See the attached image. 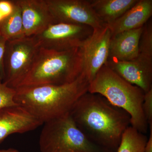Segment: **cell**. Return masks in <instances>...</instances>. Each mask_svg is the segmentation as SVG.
Instances as JSON below:
<instances>
[{
    "instance_id": "obj_13",
    "label": "cell",
    "mask_w": 152,
    "mask_h": 152,
    "mask_svg": "<svg viewBox=\"0 0 152 152\" xmlns=\"http://www.w3.org/2000/svg\"><path fill=\"white\" fill-rule=\"evenodd\" d=\"M143 27L125 31L112 36L108 59L130 61L138 56L139 42Z\"/></svg>"
},
{
    "instance_id": "obj_10",
    "label": "cell",
    "mask_w": 152,
    "mask_h": 152,
    "mask_svg": "<svg viewBox=\"0 0 152 152\" xmlns=\"http://www.w3.org/2000/svg\"><path fill=\"white\" fill-rule=\"evenodd\" d=\"M105 65L128 83L140 88L145 93L152 89V58L139 55L132 61L108 59Z\"/></svg>"
},
{
    "instance_id": "obj_15",
    "label": "cell",
    "mask_w": 152,
    "mask_h": 152,
    "mask_svg": "<svg viewBox=\"0 0 152 152\" xmlns=\"http://www.w3.org/2000/svg\"><path fill=\"white\" fill-rule=\"evenodd\" d=\"M98 19L110 26L129 10L138 0H89Z\"/></svg>"
},
{
    "instance_id": "obj_1",
    "label": "cell",
    "mask_w": 152,
    "mask_h": 152,
    "mask_svg": "<svg viewBox=\"0 0 152 152\" xmlns=\"http://www.w3.org/2000/svg\"><path fill=\"white\" fill-rule=\"evenodd\" d=\"M70 115L87 137L98 145L116 152L131 118L123 109L97 94L87 92L76 102Z\"/></svg>"
},
{
    "instance_id": "obj_16",
    "label": "cell",
    "mask_w": 152,
    "mask_h": 152,
    "mask_svg": "<svg viewBox=\"0 0 152 152\" xmlns=\"http://www.w3.org/2000/svg\"><path fill=\"white\" fill-rule=\"evenodd\" d=\"M14 3L15 7L13 12L0 22V36L7 42L26 37L20 9L16 0L14 1Z\"/></svg>"
},
{
    "instance_id": "obj_20",
    "label": "cell",
    "mask_w": 152,
    "mask_h": 152,
    "mask_svg": "<svg viewBox=\"0 0 152 152\" xmlns=\"http://www.w3.org/2000/svg\"><path fill=\"white\" fill-rule=\"evenodd\" d=\"M142 109L148 126L152 125V89L145 93Z\"/></svg>"
},
{
    "instance_id": "obj_12",
    "label": "cell",
    "mask_w": 152,
    "mask_h": 152,
    "mask_svg": "<svg viewBox=\"0 0 152 152\" xmlns=\"http://www.w3.org/2000/svg\"><path fill=\"white\" fill-rule=\"evenodd\" d=\"M43 124L18 105L0 109V143L10 135L31 132Z\"/></svg>"
},
{
    "instance_id": "obj_4",
    "label": "cell",
    "mask_w": 152,
    "mask_h": 152,
    "mask_svg": "<svg viewBox=\"0 0 152 152\" xmlns=\"http://www.w3.org/2000/svg\"><path fill=\"white\" fill-rule=\"evenodd\" d=\"M88 92L101 95L126 112L130 116L131 126L146 134L149 126L142 109L145 93L140 88L128 83L105 65L90 83Z\"/></svg>"
},
{
    "instance_id": "obj_9",
    "label": "cell",
    "mask_w": 152,
    "mask_h": 152,
    "mask_svg": "<svg viewBox=\"0 0 152 152\" xmlns=\"http://www.w3.org/2000/svg\"><path fill=\"white\" fill-rule=\"evenodd\" d=\"M56 23L89 26L94 30L104 25L98 19L89 0H46Z\"/></svg>"
},
{
    "instance_id": "obj_22",
    "label": "cell",
    "mask_w": 152,
    "mask_h": 152,
    "mask_svg": "<svg viewBox=\"0 0 152 152\" xmlns=\"http://www.w3.org/2000/svg\"><path fill=\"white\" fill-rule=\"evenodd\" d=\"M7 41L0 36V76L3 81L4 77V58Z\"/></svg>"
},
{
    "instance_id": "obj_18",
    "label": "cell",
    "mask_w": 152,
    "mask_h": 152,
    "mask_svg": "<svg viewBox=\"0 0 152 152\" xmlns=\"http://www.w3.org/2000/svg\"><path fill=\"white\" fill-rule=\"evenodd\" d=\"M151 19L143 27L139 42V55L152 58V21Z\"/></svg>"
},
{
    "instance_id": "obj_17",
    "label": "cell",
    "mask_w": 152,
    "mask_h": 152,
    "mask_svg": "<svg viewBox=\"0 0 152 152\" xmlns=\"http://www.w3.org/2000/svg\"><path fill=\"white\" fill-rule=\"evenodd\" d=\"M148 137L130 126L123 134L116 152H144Z\"/></svg>"
},
{
    "instance_id": "obj_7",
    "label": "cell",
    "mask_w": 152,
    "mask_h": 152,
    "mask_svg": "<svg viewBox=\"0 0 152 152\" xmlns=\"http://www.w3.org/2000/svg\"><path fill=\"white\" fill-rule=\"evenodd\" d=\"M93 31L87 25L57 23L34 36L40 48L63 51L80 48Z\"/></svg>"
},
{
    "instance_id": "obj_5",
    "label": "cell",
    "mask_w": 152,
    "mask_h": 152,
    "mask_svg": "<svg viewBox=\"0 0 152 152\" xmlns=\"http://www.w3.org/2000/svg\"><path fill=\"white\" fill-rule=\"evenodd\" d=\"M44 124L39 140L41 152H114L88 138L70 114Z\"/></svg>"
},
{
    "instance_id": "obj_24",
    "label": "cell",
    "mask_w": 152,
    "mask_h": 152,
    "mask_svg": "<svg viewBox=\"0 0 152 152\" xmlns=\"http://www.w3.org/2000/svg\"><path fill=\"white\" fill-rule=\"evenodd\" d=\"M0 152H20L18 150L13 148H10L7 149L0 150Z\"/></svg>"
},
{
    "instance_id": "obj_2",
    "label": "cell",
    "mask_w": 152,
    "mask_h": 152,
    "mask_svg": "<svg viewBox=\"0 0 152 152\" xmlns=\"http://www.w3.org/2000/svg\"><path fill=\"white\" fill-rule=\"evenodd\" d=\"M89 84L82 73L67 84L19 87L15 89V102L44 124L70 114L76 102L88 92Z\"/></svg>"
},
{
    "instance_id": "obj_19",
    "label": "cell",
    "mask_w": 152,
    "mask_h": 152,
    "mask_svg": "<svg viewBox=\"0 0 152 152\" xmlns=\"http://www.w3.org/2000/svg\"><path fill=\"white\" fill-rule=\"evenodd\" d=\"M15 89L8 86L0 76V109L18 105L15 101Z\"/></svg>"
},
{
    "instance_id": "obj_21",
    "label": "cell",
    "mask_w": 152,
    "mask_h": 152,
    "mask_svg": "<svg viewBox=\"0 0 152 152\" xmlns=\"http://www.w3.org/2000/svg\"><path fill=\"white\" fill-rule=\"evenodd\" d=\"M15 7L14 1L0 0V13L4 19L13 12Z\"/></svg>"
},
{
    "instance_id": "obj_6",
    "label": "cell",
    "mask_w": 152,
    "mask_h": 152,
    "mask_svg": "<svg viewBox=\"0 0 152 152\" xmlns=\"http://www.w3.org/2000/svg\"><path fill=\"white\" fill-rule=\"evenodd\" d=\"M40 48L34 36L7 42L3 82L10 88H18L29 70Z\"/></svg>"
},
{
    "instance_id": "obj_14",
    "label": "cell",
    "mask_w": 152,
    "mask_h": 152,
    "mask_svg": "<svg viewBox=\"0 0 152 152\" xmlns=\"http://www.w3.org/2000/svg\"><path fill=\"white\" fill-rule=\"evenodd\" d=\"M152 15V0H138L134 5L108 26L112 36L125 31L142 27Z\"/></svg>"
},
{
    "instance_id": "obj_8",
    "label": "cell",
    "mask_w": 152,
    "mask_h": 152,
    "mask_svg": "<svg viewBox=\"0 0 152 152\" xmlns=\"http://www.w3.org/2000/svg\"><path fill=\"white\" fill-rule=\"evenodd\" d=\"M112 34L110 28L105 25L94 30L93 34L80 47L83 59V74L89 83L107 61L110 41Z\"/></svg>"
},
{
    "instance_id": "obj_11",
    "label": "cell",
    "mask_w": 152,
    "mask_h": 152,
    "mask_svg": "<svg viewBox=\"0 0 152 152\" xmlns=\"http://www.w3.org/2000/svg\"><path fill=\"white\" fill-rule=\"evenodd\" d=\"M26 37L37 35L56 23L46 0H16Z\"/></svg>"
},
{
    "instance_id": "obj_3",
    "label": "cell",
    "mask_w": 152,
    "mask_h": 152,
    "mask_svg": "<svg viewBox=\"0 0 152 152\" xmlns=\"http://www.w3.org/2000/svg\"><path fill=\"white\" fill-rule=\"evenodd\" d=\"M83 72L80 48L63 51L40 48L18 87L67 84L75 81Z\"/></svg>"
},
{
    "instance_id": "obj_23",
    "label": "cell",
    "mask_w": 152,
    "mask_h": 152,
    "mask_svg": "<svg viewBox=\"0 0 152 152\" xmlns=\"http://www.w3.org/2000/svg\"><path fill=\"white\" fill-rule=\"evenodd\" d=\"M150 128V135L145 147L144 152H152V125L149 126Z\"/></svg>"
}]
</instances>
